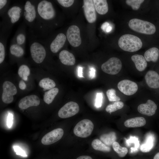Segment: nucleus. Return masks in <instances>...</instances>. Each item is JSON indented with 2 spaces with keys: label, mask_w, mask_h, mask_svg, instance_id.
I'll list each match as a JSON object with an SVG mask.
<instances>
[{
  "label": "nucleus",
  "mask_w": 159,
  "mask_h": 159,
  "mask_svg": "<svg viewBox=\"0 0 159 159\" xmlns=\"http://www.w3.org/2000/svg\"><path fill=\"white\" fill-rule=\"evenodd\" d=\"M37 17L33 30L30 32L38 39H44L49 36L53 22L57 16L53 4L47 0H37Z\"/></svg>",
  "instance_id": "obj_1"
},
{
  "label": "nucleus",
  "mask_w": 159,
  "mask_h": 159,
  "mask_svg": "<svg viewBox=\"0 0 159 159\" xmlns=\"http://www.w3.org/2000/svg\"><path fill=\"white\" fill-rule=\"evenodd\" d=\"M24 3H16L10 6L1 17L0 31L11 32L14 25L18 22L23 16Z\"/></svg>",
  "instance_id": "obj_2"
},
{
  "label": "nucleus",
  "mask_w": 159,
  "mask_h": 159,
  "mask_svg": "<svg viewBox=\"0 0 159 159\" xmlns=\"http://www.w3.org/2000/svg\"><path fill=\"white\" fill-rule=\"evenodd\" d=\"M29 41V49L31 57L37 64L44 62L46 59L47 50L45 45L31 34Z\"/></svg>",
  "instance_id": "obj_3"
},
{
  "label": "nucleus",
  "mask_w": 159,
  "mask_h": 159,
  "mask_svg": "<svg viewBox=\"0 0 159 159\" xmlns=\"http://www.w3.org/2000/svg\"><path fill=\"white\" fill-rule=\"evenodd\" d=\"M37 0H26L24 3L23 17L24 21L32 31L35 26L37 17Z\"/></svg>",
  "instance_id": "obj_4"
},
{
  "label": "nucleus",
  "mask_w": 159,
  "mask_h": 159,
  "mask_svg": "<svg viewBox=\"0 0 159 159\" xmlns=\"http://www.w3.org/2000/svg\"><path fill=\"white\" fill-rule=\"evenodd\" d=\"M120 47L127 52L138 51L142 47L143 43L138 37L131 34H125L121 36L118 41Z\"/></svg>",
  "instance_id": "obj_5"
},
{
  "label": "nucleus",
  "mask_w": 159,
  "mask_h": 159,
  "mask_svg": "<svg viewBox=\"0 0 159 159\" xmlns=\"http://www.w3.org/2000/svg\"><path fill=\"white\" fill-rule=\"evenodd\" d=\"M128 26L134 31L143 34H152L156 31L155 26L152 23L136 18L130 20Z\"/></svg>",
  "instance_id": "obj_6"
},
{
  "label": "nucleus",
  "mask_w": 159,
  "mask_h": 159,
  "mask_svg": "<svg viewBox=\"0 0 159 159\" xmlns=\"http://www.w3.org/2000/svg\"><path fill=\"white\" fill-rule=\"evenodd\" d=\"M67 39L65 35L62 33L58 34L52 40L48 38L39 39L46 47L53 53H57L64 46Z\"/></svg>",
  "instance_id": "obj_7"
},
{
  "label": "nucleus",
  "mask_w": 159,
  "mask_h": 159,
  "mask_svg": "<svg viewBox=\"0 0 159 159\" xmlns=\"http://www.w3.org/2000/svg\"><path fill=\"white\" fill-rule=\"evenodd\" d=\"M94 128V125L90 120L85 119L79 122L74 127L73 132L77 136L86 138L90 135Z\"/></svg>",
  "instance_id": "obj_8"
},
{
  "label": "nucleus",
  "mask_w": 159,
  "mask_h": 159,
  "mask_svg": "<svg viewBox=\"0 0 159 159\" xmlns=\"http://www.w3.org/2000/svg\"><path fill=\"white\" fill-rule=\"evenodd\" d=\"M122 67V63L118 58L113 57L103 63L101 66L103 71L107 74L115 75L118 73Z\"/></svg>",
  "instance_id": "obj_9"
},
{
  "label": "nucleus",
  "mask_w": 159,
  "mask_h": 159,
  "mask_svg": "<svg viewBox=\"0 0 159 159\" xmlns=\"http://www.w3.org/2000/svg\"><path fill=\"white\" fill-rule=\"evenodd\" d=\"M2 88L1 99L3 102L6 104L11 103L14 100L13 96L17 93L16 86L11 82L6 81L3 83Z\"/></svg>",
  "instance_id": "obj_10"
},
{
  "label": "nucleus",
  "mask_w": 159,
  "mask_h": 159,
  "mask_svg": "<svg viewBox=\"0 0 159 159\" xmlns=\"http://www.w3.org/2000/svg\"><path fill=\"white\" fill-rule=\"evenodd\" d=\"M79 107L78 104L73 101L69 102L62 107L58 112V115L62 118L71 117L78 113Z\"/></svg>",
  "instance_id": "obj_11"
},
{
  "label": "nucleus",
  "mask_w": 159,
  "mask_h": 159,
  "mask_svg": "<svg viewBox=\"0 0 159 159\" xmlns=\"http://www.w3.org/2000/svg\"><path fill=\"white\" fill-rule=\"evenodd\" d=\"M66 37L70 44L72 46L77 47L81 44L82 40L79 28L76 25L70 26L67 29Z\"/></svg>",
  "instance_id": "obj_12"
},
{
  "label": "nucleus",
  "mask_w": 159,
  "mask_h": 159,
  "mask_svg": "<svg viewBox=\"0 0 159 159\" xmlns=\"http://www.w3.org/2000/svg\"><path fill=\"white\" fill-rule=\"evenodd\" d=\"M119 90L124 94L128 96L135 93L138 89L137 84L128 80H124L119 82L117 84Z\"/></svg>",
  "instance_id": "obj_13"
},
{
  "label": "nucleus",
  "mask_w": 159,
  "mask_h": 159,
  "mask_svg": "<svg viewBox=\"0 0 159 159\" xmlns=\"http://www.w3.org/2000/svg\"><path fill=\"white\" fill-rule=\"evenodd\" d=\"M64 134L63 130L61 128L54 129L45 135L41 140L42 144L49 145L60 140Z\"/></svg>",
  "instance_id": "obj_14"
},
{
  "label": "nucleus",
  "mask_w": 159,
  "mask_h": 159,
  "mask_svg": "<svg viewBox=\"0 0 159 159\" xmlns=\"http://www.w3.org/2000/svg\"><path fill=\"white\" fill-rule=\"evenodd\" d=\"M26 24L23 21L19 26L11 42L25 48L26 40Z\"/></svg>",
  "instance_id": "obj_15"
},
{
  "label": "nucleus",
  "mask_w": 159,
  "mask_h": 159,
  "mask_svg": "<svg viewBox=\"0 0 159 159\" xmlns=\"http://www.w3.org/2000/svg\"><path fill=\"white\" fill-rule=\"evenodd\" d=\"M83 9L85 16L87 21L90 23L94 22L96 19L95 9L93 0H83Z\"/></svg>",
  "instance_id": "obj_16"
},
{
  "label": "nucleus",
  "mask_w": 159,
  "mask_h": 159,
  "mask_svg": "<svg viewBox=\"0 0 159 159\" xmlns=\"http://www.w3.org/2000/svg\"><path fill=\"white\" fill-rule=\"evenodd\" d=\"M40 103V99L38 96L34 95L26 96L19 101L18 106L22 109H26L32 106H38Z\"/></svg>",
  "instance_id": "obj_17"
},
{
  "label": "nucleus",
  "mask_w": 159,
  "mask_h": 159,
  "mask_svg": "<svg viewBox=\"0 0 159 159\" xmlns=\"http://www.w3.org/2000/svg\"><path fill=\"white\" fill-rule=\"evenodd\" d=\"M157 107L152 100H148L146 103L142 104L138 107V110L140 113L148 116H152L155 113Z\"/></svg>",
  "instance_id": "obj_18"
},
{
  "label": "nucleus",
  "mask_w": 159,
  "mask_h": 159,
  "mask_svg": "<svg viewBox=\"0 0 159 159\" xmlns=\"http://www.w3.org/2000/svg\"><path fill=\"white\" fill-rule=\"evenodd\" d=\"M145 78L149 87L153 89L159 88V75L157 72L149 71L145 74Z\"/></svg>",
  "instance_id": "obj_19"
},
{
  "label": "nucleus",
  "mask_w": 159,
  "mask_h": 159,
  "mask_svg": "<svg viewBox=\"0 0 159 159\" xmlns=\"http://www.w3.org/2000/svg\"><path fill=\"white\" fill-rule=\"evenodd\" d=\"M11 32L0 31V64L4 62L6 54V47L7 39Z\"/></svg>",
  "instance_id": "obj_20"
},
{
  "label": "nucleus",
  "mask_w": 159,
  "mask_h": 159,
  "mask_svg": "<svg viewBox=\"0 0 159 159\" xmlns=\"http://www.w3.org/2000/svg\"><path fill=\"white\" fill-rule=\"evenodd\" d=\"M59 58L60 62L66 65H73L75 62V59L74 55L66 50H62L60 52Z\"/></svg>",
  "instance_id": "obj_21"
},
{
  "label": "nucleus",
  "mask_w": 159,
  "mask_h": 159,
  "mask_svg": "<svg viewBox=\"0 0 159 159\" xmlns=\"http://www.w3.org/2000/svg\"><path fill=\"white\" fill-rule=\"evenodd\" d=\"M137 69L140 72L144 71L146 68L147 63L144 57L142 55L135 54L131 57Z\"/></svg>",
  "instance_id": "obj_22"
},
{
  "label": "nucleus",
  "mask_w": 159,
  "mask_h": 159,
  "mask_svg": "<svg viewBox=\"0 0 159 159\" xmlns=\"http://www.w3.org/2000/svg\"><path fill=\"white\" fill-rule=\"evenodd\" d=\"M146 123V121L144 117H139L127 120L125 122L124 124L127 127H137L144 126Z\"/></svg>",
  "instance_id": "obj_23"
},
{
  "label": "nucleus",
  "mask_w": 159,
  "mask_h": 159,
  "mask_svg": "<svg viewBox=\"0 0 159 159\" xmlns=\"http://www.w3.org/2000/svg\"><path fill=\"white\" fill-rule=\"evenodd\" d=\"M24 49L21 46L11 42L9 47L10 55L16 58H20L24 54Z\"/></svg>",
  "instance_id": "obj_24"
},
{
  "label": "nucleus",
  "mask_w": 159,
  "mask_h": 159,
  "mask_svg": "<svg viewBox=\"0 0 159 159\" xmlns=\"http://www.w3.org/2000/svg\"><path fill=\"white\" fill-rule=\"evenodd\" d=\"M159 56V49L155 47L150 48L146 51L144 54V57L147 62H155L158 59Z\"/></svg>",
  "instance_id": "obj_25"
},
{
  "label": "nucleus",
  "mask_w": 159,
  "mask_h": 159,
  "mask_svg": "<svg viewBox=\"0 0 159 159\" xmlns=\"http://www.w3.org/2000/svg\"><path fill=\"white\" fill-rule=\"evenodd\" d=\"M93 1L97 13L101 15H104L107 13L108 7L107 0H93Z\"/></svg>",
  "instance_id": "obj_26"
},
{
  "label": "nucleus",
  "mask_w": 159,
  "mask_h": 159,
  "mask_svg": "<svg viewBox=\"0 0 159 159\" xmlns=\"http://www.w3.org/2000/svg\"><path fill=\"white\" fill-rule=\"evenodd\" d=\"M154 140V138L151 134H148L145 142L141 146V151L144 153L149 152L153 148Z\"/></svg>",
  "instance_id": "obj_27"
},
{
  "label": "nucleus",
  "mask_w": 159,
  "mask_h": 159,
  "mask_svg": "<svg viewBox=\"0 0 159 159\" xmlns=\"http://www.w3.org/2000/svg\"><path fill=\"white\" fill-rule=\"evenodd\" d=\"M59 90L57 87H54L45 92L43 96L44 101L47 104L51 103L58 93Z\"/></svg>",
  "instance_id": "obj_28"
},
{
  "label": "nucleus",
  "mask_w": 159,
  "mask_h": 159,
  "mask_svg": "<svg viewBox=\"0 0 159 159\" xmlns=\"http://www.w3.org/2000/svg\"><path fill=\"white\" fill-rule=\"evenodd\" d=\"M116 139V137L115 132H112L107 134L102 135L100 137V140L106 145L110 146Z\"/></svg>",
  "instance_id": "obj_29"
},
{
  "label": "nucleus",
  "mask_w": 159,
  "mask_h": 159,
  "mask_svg": "<svg viewBox=\"0 0 159 159\" xmlns=\"http://www.w3.org/2000/svg\"><path fill=\"white\" fill-rule=\"evenodd\" d=\"M91 145L95 150L103 152H108L110 151L111 149L98 139L94 140L92 142Z\"/></svg>",
  "instance_id": "obj_30"
},
{
  "label": "nucleus",
  "mask_w": 159,
  "mask_h": 159,
  "mask_svg": "<svg viewBox=\"0 0 159 159\" xmlns=\"http://www.w3.org/2000/svg\"><path fill=\"white\" fill-rule=\"evenodd\" d=\"M39 85L44 90H49L54 88L56 86L54 81L49 77L44 78L41 80Z\"/></svg>",
  "instance_id": "obj_31"
},
{
  "label": "nucleus",
  "mask_w": 159,
  "mask_h": 159,
  "mask_svg": "<svg viewBox=\"0 0 159 159\" xmlns=\"http://www.w3.org/2000/svg\"><path fill=\"white\" fill-rule=\"evenodd\" d=\"M19 76L24 81H27L30 74V70L26 64H22L19 66L18 72Z\"/></svg>",
  "instance_id": "obj_32"
},
{
  "label": "nucleus",
  "mask_w": 159,
  "mask_h": 159,
  "mask_svg": "<svg viewBox=\"0 0 159 159\" xmlns=\"http://www.w3.org/2000/svg\"><path fill=\"white\" fill-rule=\"evenodd\" d=\"M112 147L114 150L120 157H124L127 153V148L126 147L121 146L116 141L113 143Z\"/></svg>",
  "instance_id": "obj_33"
},
{
  "label": "nucleus",
  "mask_w": 159,
  "mask_h": 159,
  "mask_svg": "<svg viewBox=\"0 0 159 159\" xmlns=\"http://www.w3.org/2000/svg\"><path fill=\"white\" fill-rule=\"evenodd\" d=\"M123 103L121 101L115 102L113 104L107 105L106 108L105 110L108 112L111 113L122 109L124 106Z\"/></svg>",
  "instance_id": "obj_34"
},
{
  "label": "nucleus",
  "mask_w": 159,
  "mask_h": 159,
  "mask_svg": "<svg viewBox=\"0 0 159 159\" xmlns=\"http://www.w3.org/2000/svg\"><path fill=\"white\" fill-rule=\"evenodd\" d=\"M11 1L0 0V16L2 17L10 6Z\"/></svg>",
  "instance_id": "obj_35"
},
{
  "label": "nucleus",
  "mask_w": 159,
  "mask_h": 159,
  "mask_svg": "<svg viewBox=\"0 0 159 159\" xmlns=\"http://www.w3.org/2000/svg\"><path fill=\"white\" fill-rule=\"evenodd\" d=\"M116 91L113 89L108 90L106 92V95L109 101L111 102L119 101L120 98L116 95Z\"/></svg>",
  "instance_id": "obj_36"
},
{
  "label": "nucleus",
  "mask_w": 159,
  "mask_h": 159,
  "mask_svg": "<svg viewBox=\"0 0 159 159\" xmlns=\"http://www.w3.org/2000/svg\"><path fill=\"white\" fill-rule=\"evenodd\" d=\"M144 1L143 0H127L126 4L131 6L132 9L137 10L139 9L141 4Z\"/></svg>",
  "instance_id": "obj_37"
},
{
  "label": "nucleus",
  "mask_w": 159,
  "mask_h": 159,
  "mask_svg": "<svg viewBox=\"0 0 159 159\" xmlns=\"http://www.w3.org/2000/svg\"><path fill=\"white\" fill-rule=\"evenodd\" d=\"M126 143L128 146H130L131 144H134L135 151L138 150L140 145L138 138L135 136H131L128 139L126 140Z\"/></svg>",
  "instance_id": "obj_38"
},
{
  "label": "nucleus",
  "mask_w": 159,
  "mask_h": 159,
  "mask_svg": "<svg viewBox=\"0 0 159 159\" xmlns=\"http://www.w3.org/2000/svg\"><path fill=\"white\" fill-rule=\"evenodd\" d=\"M57 1L60 6L64 8L70 6L74 2V0H57Z\"/></svg>",
  "instance_id": "obj_39"
},
{
  "label": "nucleus",
  "mask_w": 159,
  "mask_h": 159,
  "mask_svg": "<svg viewBox=\"0 0 159 159\" xmlns=\"http://www.w3.org/2000/svg\"><path fill=\"white\" fill-rule=\"evenodd\" d=\"M102 95L101 93H97L96 94L95 106L97 108L101 107L102 102Z\"/></svg>",
  "instance_id": "obj_40"
},
{
  "label": "nucleus",
  "mask_w": 159,
  "mask_h": 159,
  "mask_svg": "<svg viewBox=\"0 0 159 159\" xmlns=\"http://www.w3.org/2000/svg\"><path fill=\"white\" fill-rule=\"evenodd\" d=\"M13 147L16 155H20L23 157H27V155L25 152L19 147L17 146H13Z\"/></svg>",
  "instance_id": "obj_41"
},
{
  "label": "nucleus",
  "mask_w": 159,
  "mask_h": 159,
  "mask_svg": "<svg viewBox=\"0 0 159 159\" xmlns=\"http://www.w3.org/2000/svg\"><path fill=\"white\" fill-rule=\"evenodd\" d=\"M13 115L9 113L8 114L7 119V125L9 128H11L13 124Z\"/></svg>",
  "instance_id": "obj_42"
},
{
  "label": "nucleus",
  "mask_w": 159,
  "mask_h": 159,
  "mask_svg": "<svg viewBox=\"0 0 159 159\" xmlns=\"http://www.w3.org/2000/svg\"><path fill=\"white\" fill-rule=\"evenodd\" d=\"M89 76L91 79H93L95 76V69L93 67H91L90 69L89 72Z\"/></svg>",
  "instance_id": "obj_43"
},
{
  "label": "nucleus",
  "mask_w": 159,
  "mask_h": 159,
  "mask_svg": "<svg viewBox=\"0 0 159 159\" xmlns=\"http://www.w3.org/2000/svg\"><path fill=\"white\" fill-rule=\"evenodd\" d=\"M19 85V88L22 90H24L26 87V85L25 83L22 80H21L20 81Z\"/></svg>",
  "instance_id": "obj_44"
},
{
  "label": "nucleus",
  "mask_w": 159,
  "mask_h": 159,
  "mask_svg": "<svg viewBox=\"0 0 159 159\" xmlns=\"http://www.w3.org/2000/svg\"><path fill=\"white\" fill-rule=\"evenodd\" d=\"M76 159H92L90 156L87 155H82L79 156Z\"/></svg>",
  "instance_id": "obj_45"
},
{
  "label": "nucleus",
  "mask_w": 159,
  "mask_h": 159,
  "mask_svg": "<svg viewBox=\"0 0 159 159\" xmlns=\"http://www.w3.org/2000/svg\"><path fill=\"white\" fill-rule=\"evenodd\" d=\"M109 26V23L107 22H106L102 24L101 28L104 31L106 32V30Z\"/></svg>",
  "instance_id": "obj_46"
},
{
  "label": "nucleus",
  "mask_w": 159,
  "mask_h": 159,
  "mask_svg": "<svg viewBox=\"0 0 159 159\" xmlns=\"http://www.w3.org/2000/svg\"><path fill=\"white\" fill-rule=\"evenodd\" d=\"M78 75L80 77H83L82 74V68L80 67L78 68Z\"/></svg>",
  "instance_id": "obj_47"
},
{
  "label": "nucleus",
  "mask_w": 159,
  "mask_h": 159,
  "mask_svg": "<svg viewBox=\"0 0 159 159\" xmlns=\"http://www.w3.org/2000/svg\"><path fill=\"white\" fill-rule=\"evenodd\" d=\"M153 159H159V152L154 155Z\"/></svg>",
  "instance_id": "obj_48"
},
{
  "label": "nucleus",
  "mask_w": 159,
  "mask_h": 159,
  "mask_svg": "<svg viewBox=\"0 0 159 159\" xmlns=\"http://www.w3.org/2000/svg\"><path fill=\"white\" fill-rule=\"evenodd\" d=\"M112 27L111 26H109L107 28L106 32H110L112 30Z\"/></svg>",
  "instance_id": "obj_49"
}]
</instances>
